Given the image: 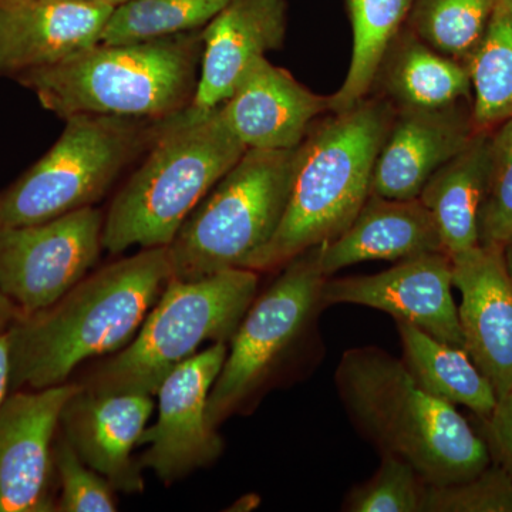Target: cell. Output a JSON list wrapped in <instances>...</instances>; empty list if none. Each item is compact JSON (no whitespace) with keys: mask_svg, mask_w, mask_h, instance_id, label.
<instances>
[{"mask_svg":"<svg viewBox=\"0 0 512 512\" xmlns=\"http://www.w3.org/2000/svg\"><path fill=\"white\" fill-rule=\"evenodd\" d=\"M171 281L167 247L104 266L8 332L10 392L67 383L77 366L126 348Z\"/></svg>","mask_w":512,"mask_h":512,"instance_id":"6da1fadb","label":"cell"},{"mask_svg":"<svg viewBox=\"0 0 512 512\" xmlns=\"http://www.w3.org/2000/svg\"><path fill=\"white\" fill-rule=\"evenodd\" d=\"M336 387L357 430L380 454L407 461L427 485L461 483L493 463L456 406L424 392L402 359L379 348L343 353Z\"/></svg>","mask_w":512,"mask_h":512,"instance_id":"7a4b0ae2","label":"cell"},{"mask_svg":"<svg viewBox=\"0 0 512 512\" xmlns=\"http://www.w3.org/2000/svg\"><path fill=\"white\" fill-rule=\"evenodd\" d=\"M382 96L316 121L299 146L291 195L271 241L248 259L256 272L281 268L349 228L370 195L373 168L394 117Z\"/></svg>","mask_w":512,"mask_h":512,"instance_id":"3957f363","label":"cell"},{"mask_svg":"<svg viewBox=\"0 0 512 512\" xmlns=\"http://www.w3.org/2000/svg\"><path fill=\"white\" fill-rule=\"evenodd\" d=\"M201 53V30L120 45L97 43L15 80L63 120L97 114L160 121L191 106Z\"/></svg>","mask_w":512,"mask_h":512,"instance_id":"277c9868","label":"cell"},{"mask_svg":"<svg viewBox=\"0 0 512 512\" xmlns=\"http://www.w3.org/2000/svg\"><path fill=\"white\" fill-rule=\"evenodd\" d=\"M247 151L221 106L158 121L148 154L104 215L103 248L168 247L188 215Z\"/></svg>","mask_w":512,"mask_h":512,"instance_id":"5b68a950","label":"cell"},{"mask_svg":"<svg viewBox=\"0 0 512 512\" xmlns=\"http://www.w3.org/2000/svg\"><path fill=\"white\" fill-rule=\"evenodd\" d=\"M258 272L232 268L218 274L171 279L130 343L110 355L82 384L104 393L153 396L165 377L207 342H231L258 292Z\"/></svg>","mask_w":512,"mask_h":512,"instance_id":"8992f818","label":"cell"},{"mask_svg":"<svg viewBox=\"0 0 512 512\" xmlns=\"http://www.w3.org/2000/svg\"><path fill=\"white\" fill-rule=\"evenodd\" d=\"M299 147L247 150L188 215L168 245L171 279L244 268L284 218Z\"/></svg>","mask_w":512,"mask_h":512,"instance_id":"52a82bcc","label":"cell"},{"mask_svg":"<svg viewBox=\"0 0 512 512\" xmlns=\"http://www.w3.org/2000/svg\"><path fill=\"white\" fill-rule=\"evenodd\" d=\"M45 156L0 191V229L93 207L156 136L146 120L77 114Z\"/></svg>","mask_w":512,"mask_h":512,"instance_id":"ba28073f","label":"cell"},{"mask_svg":"<svg viewBox=\"0 0 512 512\" xmlns=\"http://www.w3.org/2000/svg\"><path fill=\"white\" fill-rule=\"evenodd\" d=\"M282 268L274 284L254 299L232 336L208 397L207 417L214 429L264 389L306 339L323 308L320 293L326 276L319 268L318 247Z\"/></svg>","mask_w":512,"mask_h":512,"instance_id":"9c48e42d","label":"cell"},{"mask_svg":"<svg viewBox=\"0 0 512 512\" xmlns=\"http://www.w3.org/2000/svg\"><path fill=\"white\" fill-rule=\"evenodd\" d=\"M104 214L82 208L0 229V289L23 315L49 308L83 281L103 248Z\"/></svg>","mask_w":512,"mask_h":512,"instance_id":"30bf717a","label":"cell"},{"mask_svg":"<svg viewBox=\"0 0 512 512\" xmlns=\"http://www.w3.org/2000/svg\"><path fill=\"white\" fill-rule=\"evenodd\" d=\"M227 353V342L212 343L158 387L157 421L141 434L138 446L148 448L138 463L165 484L210 466L224 450V441L208 421L207 404Z\"/></svg>","mask_w":512,"mask_h":512,"instance_id":"8fae6325","label":"cell"},{"mask_svg":"<svg viewBox=\"0 0 512 512\" xmlns=\"http://www.w3.org/2000/svg\"><path fill=\"white\" fill-rule=\"evenodd\" d=\"M80 384L10 392L0 406V512H53V444Z\"/></svg>","mask_w":512,"mask_h":512,"instance_id":"7c38bea8","label":"cell"},{"mask_svg":"<svg viewBox=\"0 0 512 512\" xmlns=\"http://www.w3.org/2000/svg\"><path fill=\"white\" fill-rule=\"evenodd\" d=\"M453 264L446 252H431L397 262L375 275L323 282L322 305L367 306L389 313L433 338L464 349L458 306L453 296Z\"/></svg>","mask_w":512,"mask_h":512,"instance_id":"4fadbf2b","label":"cell"},{"mask_svg":"<svg viewBox=\"0 0 512 512\" xmlns=\"http://www.w3.org/2000/svg\"><path fill=\"white\" fill-rule=\"evenodd\" d=\"M450 259L464 349L501 399L512 390V276L503 248L478 245Z\"/></svg>","mask_w":512,"mask_h":512,"instance_id":"5bb4252c","label":"cell"},{"mask_svg":"<svg viewBox=\"0 0 512 512\" xmlns=\"http://www.w3.org/2000/svg\"><path fill=\"white\" fill-rule=\"evenodd\" d=\"M153 410L148 394L94 392L80 384L64 404L59 430L84 463L106 478L114 490L141 494L143 467L131 453Z\"/></svg>","mask_w":512,"mask_h":512,"instance_id":"9a60e30c","label":"cell"},{"mask_svg":"<svg viewBox=\"0 0 512 512\" xmlns=\"http://www.w3.org/2000/svg\"><path fill=\"white\" fill-rule=\"evenodd\" d=\"M113 10L83 0H0V76L16 79L97 45Z\"/></svg>","mask_w":512,"mask_h":512,"instance_id":"2e32d148","label":"cell"},{"mask_svg":"<svg viewBox=\"0 0 512 512\" xmlns=\"http://www.w3.org/2000/svg\"><path fill=\"white\" fill-rule=\"evenodd\" d=\"M477 133L473 103L440 110H396L373 168L370 194L419 198L431 175Z\"/></svg>","mask_w":512,"mask_h":512,"instance_id":"e0dca14e","label":"cell"},{"mask_svg":"<svg viewBox=\"0 0 512 512\" xmlns=\"http://www.w3.org/2000/svg\"><path fill=\"white\" fill-rule=\"evenodd\" d=\"M221 110L247 150H291L301 146L319 117L330 113V100L261 57Z\"/></svg>","mask_w":512,"mask_h":512,"instance_id":"ac0fdd59","label":"cell"},{"mask_svg":"<svg viewBox=\"0 0 512 512\" xmlns=\"http://www.w3.org/2000/svg\"><path fill=\"white\" fill-rule=\"evenodd\" d=\"M288 25L286 0H229L201 30L200 74L192 109H217L249 67L281 49Z\"/></svg>","mask_w":512,"mask_h":512,"instance_id":"d6986e66","label":"cell"},{"mask_svg":"<svg viewBox=\"0 0 512 512\" xmlns=\"http://www.w3.org/2000/svg\"><path fill=\"white\" fill-rule=\"evenodd\" d=\"M318 249L326 278L360 262H399L444 252L436 221L420 198L394 200L372 194L349 228Z\"/></svg>","mask_w":512,"mask_h":512,"instance_id":"ffe728a7","label":"cell"},{"mask_svg":"<svg viewBox=\"0 0 512 512\" xmlns=\"http://www.w3.org/2000/svg\"><path fill=\"white\" fill-rule=\"evenodd\" d=\"M376 84L394 110H440L473 103L466 64L441 55L407 26L384 55Z\"/></svg>","mask_w":512,"mask_h":512,"instance_id":"44dd1931","label":"cell"},{"mask_svg":"<svg viewBox=\"0 0 512 512\" xmlns=\"http://www.w3.org/2000/svg\"><path fill=\"white\" fill-rule=\"evenodd\" d=\"M491 131H477L457 156L440 167L419 198L433 215L450 258L478 247V215L488 175Z\"/></svg>","mask_w":512,"mask_h":512,"instance_id":"7402d4cb","label":"cell"},{"mask_svg":"<svg viewBox=\"0 0 512 512\" xmlns=\"http://www.w3.org/2000/svg\"><path fill=\"white\" fill-rule=\"evenodd\" d=\"M403 362L424 392L487 419L498 403L494 387L466 349L450 345L407 322H396Z\"/></svg>","mask_w":512,"mask_h":512,"instance_id":"603a6c76","label":"cell"},{"mask_svg":"<svg viewBox=\"0 0 512 512\" xmlns=\"http://www.w3.org/2000/svg\"><path fill=\"white\" fill-rule=\"evenodd\" d=\"M413 0H346L352 25V57L330 113H343L369 97L383 57L406 26Z\"/></svg>","mask_w":512,"mask_h":512,"instance_id":"cb8c5ba5","label":"cell"},{"mask_svg":"<svg viewBox=\"0 0 512 512\" xmlns=\"http://www.w3.org/2000/svg\"><path fill=\"white\" fill-rule=\"evenodd\" d=\"M477 131H493L512 117V0H498L483 39L468 57Z\"/></svg>","mask_w":512,"mask_h":512,"instance_id":"d4e9b609","label":"cell"},{"mask_svg":"<svg viewBox=\"0 0 512 512\" xmlns=\"http://www.w3.org/2000/svg\"><path fill=\"white\" fill-rule=\"evenodd\" d=\"M229 0H130L107 20L100 43L143 42L204 28Z\"/></svg>","mask_w":512,"mask_h":512,"instance_id":"484cf974","label":"cell"},{"mask_svg":"<svg viewBox=\"0 0 512 512\" xmlns=\"http://www.w3.org/2000/svg\"><path fill=\"white\" fill-rule=\"evenodd\" d=\"M498 0H413L406 26L441 55L466 64Z\"/></svg>","mask_w":512,"mask_h":512,"instance_id":"4316f807","label":"cell"},{"mask_svg":"<svg viewBox=\"0 0 512 512\" xmlns=\"http://www.w3.org/2000/svg\"><path fill=\"white\" fill-rule=\"evenodd\" d=\"M512 234V117L491 131L488 175L478 215V242L503 248Z\"/></svg>","mask_w":512,"mask_h":512,"instance_id":"83f0119b","label":"cell"},{"mask_svg":"<svg viewBox=\"0 0 512 512\" xmlns=\"http://www.w3.org/2000/svg\"><path fill=\"white\" fill-rule=\"evenodd\" d=\"M427 484L402 458L383 454L379 470L346 497L350 512H423Z\"/></svg>","mask_w":512,"mask_h":512,"instance_id":"f1b7e54d","label":"cell"},{"mask_svg":"<svg viewBox=\"0 0 512 512\" xmlns=\"http://www.w3.org/2000/svg\"><path fill=\"white\" fill-rule=\"evenodd\" d=\"M53 463L60 484L57 512L117 511L113 485L84 463L60 430L53 444Z\"/></svg>","mask_w":512,"mask_h":512,"instance_id":"f546056e","label":"cell"},{"mask_svg":"<svg viewBox=\"0 0 512 512\" xmlns=\"http://www.w3.org/2000/svg\"><path fill=\"white\" fill-rule=\"evenodd\" d=\"M423 512H512V476L493 463L450 485H427Z\"/></svg>","mask_w":512,"mask_h":512,"instance_id":"4dcf8cb0","label":"cell"},{"mask_svg":"<svg viewBox=\"0 0 512 512\" xmlns=\"http://www.w3.org/2000/svg\"><path fill=\"white\" fill-rule=\"evenodd\" d=\"M484 421V440L491 458L512 476V390L498 399L494 412Z\"/></svg>","mask_w":512,"mask_h":512,"instance_id":"1f68e13d","label":"cell"},{"mask_svg":"<svg viewBox=\"0 0 512 512\" xmlns=\"http://www.w3.org/2000/svg\"><path fill=\"white\" fill-rule=\"evenodd\" d=\"M10 393V355L8 333H0V406Z\"/></svg>","mask_w":512,"mask_h":512,"instance_id":"d6a6232c","label":"cell"},{"mask_svg":"<svg viewBox=\"0 0 512 512\" xmlns=\"http://www.w3.org/2000/svg\"><path fill=\"white\" fill-rule=\"evenodd\" d=\"M18 306L15 305L0 289V333L8 332L10 326L22 316Z\"/></svg>","mask_w":512,"mask_h":512,"instance_id":"836d02e7","label":"cell"},{"mask_svg":"<svg viewBox=\"0 0 512 512\" xmlns=\"http://www.w3.org/2000/svg\"><path fill=\"white\" fill-rule=\"evenodd\" d=\"M503 254L505 259V265H507L508 272H510L512 276V234L511 237L507 239L503 247Z\"/></svg>","mask_w":512,"mask_h":512,"instance_id":"e575fe53","label":"cell"},{"mask_svg":"<svg viewBox=\"0 0 512 512\" xmlns=\"http://www.w3.org/2000/svg\"><path fill=\"white\" fill-rule=\"evenodd\" d=\"M83 2L94 3V5L110 6V8H117V6L124 5L130 0H83Z\"/></svg>","mask_w":512,"mask_h":512,"instance_id":"d590c367","label":"cell"}]
</instances>
